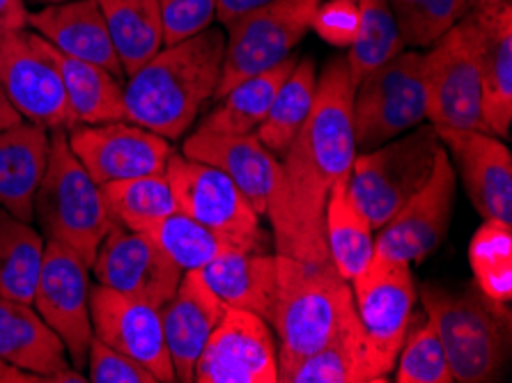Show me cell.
<instances>
[{
  "instance_id": "d4e9b609",
  "label": "cell",
  "mask_w": 512,
  "mask_h": 383,
  "mask_svg": "<svg viewBox=\"0 0 512 383\" xmlns=\"http://www.w3.org/2000/svg\"><path fill=\"white\" fill-rule=\"evenodd\" d=\"M0 361L37 374L42 381L51 374L74 367L65 342L44 322L33 303L0 296Z\"/></svg>"
},
{
  "instance_id": "836d02e7",
  "label": "cell",
  "mask_w": 512,
  "mask_h": 383,
  "mask_svg": "<svg viewBox=\"0 0 512 383\" xmlns=\"http://www.w3.org/2000/svg\"><path fill=\"white\" fill-rule=\"evenodd\" d=\"M99 189H102L108 214L127 230L145 232L161 218L180 211L166 173L108 182Z\"/></svg>"
},
{
  "instance_id": "7dc6e473",
  "label": "cell",
  "mask_w": 512,
  "mask_h": 383,
  "mask_svg": "<svg viewBox=\"0 0 512 383\" xmlns=\"http://www.w3.org/2000/svg\"><path fill=\"white\" fill-rule=\"evenodd\" d=\"M471 10H501V7H510L512 0H469Z\"/></svg>"
},
{
  "instance_id": "3957f363",
  "label": "cell",
  "mask_w": 512,
  "mask_h": 383,
  "mask_svg": "<svg viewBox=\"0 0 512 383\" xmlns=\"http://www.w3.org/2000/svg\"><path fill=\"white\" fill-rule=\"evenodd\" d=\"M278 255V292L269 326L278 338V383L304 358L324 349L359 322L354 294L329 262Z\"/></svg>"
},
{
  "instance_id": "7402d4cb",
  "label": "cell",
  "mask_w": 512,
  "mask_h": 383,
  "mask_svg": "<svg viewBox=\"0 0 512 383\" xmlns=\"http://www.w3.org/2000/svg\"><path fill=\"white\" fill-rule=\"evenodd\" d=\"M28 28L44 37L62 56L92 62L118 78L124 76L118 53L108 35L99 0H65L30 12Z\"/></svg>"
},
{
  "instance_id": "603a6c76",
  "label": "cell",
  "mask_w": 512,
  "mask_h": 383,
  "mask_svg": "<svg viewBox=\"0 0 512 383\" xmlns=\"http://www.w3.org/2000/svg\"><path fill=\"white\" fill-rule=\"evenodd\" d=\"M476 33L483 120L492 136L508 140L512 124V5L469 10Z\"/></svg>"
},
{
  "instance_id": "c3c4849f",
  "label": "cell",
  "mask_w": 512,
  "mask_h": 383,
  "mask_svg": "<svg viewBox=\"0 0 512 383\" xmlns=\"http://www.w3.org/2000/svg\"><path fill=\"white\" fill-rule=\"evenodd\" d=\"M37 3H46V5H53V3H65V0H37Z\"/></svg>"
},
{
  "instance_id": "4fadbf2b",
  "label": "cell",
  "mask_w": 512,
  "mask_h": 383,
  "mask_svg": "<svg viewBox=\"0 0 512 383\" xmlns=\"http://www.w3.org/2000/svg\"><path fill=\"white\" fill-rule=\"evenodd\" d=\"M455 193L457 175L451 156L441 145L432 175L423 189L411 195L398 214L377 230L375 255L405 264L428 260L451 230Z\"/></svg>"
},
{
  "instance_id": "ab89813d",
  "label": "cell",
  "mask_w": 512,
  "mask_h": 383,
  "mask_svg": "<svg viewBox=\"0 0 512 383\" xmlns=\"http://www.w3.org/2000/svg\"><path fill=\"white\" fill-rule=\"evenodd\" d=\"M219 0H159L161 23H164V46H173L184 39H191L216 19Z\"/></svg>"
},
{
  "instance_id": "e575fe53",
  "label": "cell",
  "mask_w": 512,
  "mask_h": 383,
  "mask_svg": "<svg viewBox=\"0 0 512 383\" xmlns=\"http://www.w3.org/2000/svg\"><path fill=\"white\" fill-rule=\"evenodd\" d=\"M145 232L157 241L159 248L182 271H200L223 255L242 253V250L228 244L226 239L205 228L196 218L182 214V211L161 218L159 223H154Z\"/></svg>"
},
{
  "instance_id": "6da1fadb",
  "label": "cell",
  "mask_w": 512,
  "mask_h": 383,
  "mask_svg": "<svg viewBox=\"0 0 512 383\" xmlns=\"http://www.w3.org/2000/svg\"><path fill=\"white\" fill-rule=\"evenodd\" d=\"M352 97L347 58H331L317 76L313 113L281 159L290 209V246L285 255L294 260L329 262L324 205L333 186L349 179L356 156Z\"/></svg>"
},
{
  "instance_id": "484cf974",
  "label": "cell",
  "mask_w": 512,
  "mask_h": 383,
  "mask_svg": "<svg viewBox=\"0 0 512 383\" xmlns=\"http://www.w3.org/2000/svg\"><path fill=\"white\" fill-rule=\"evenodd\" d=\"M198 273L228 308L248 310L269 322L278 292L276 253H230Z\"/></svg>"
},
{
  "instance_id": "83f0119b",
  "label": "cell",
  "mask_w": 512,
  "mask_h": 383,
  "mask_svg": "<svg viewBox=\"0 0 512 383\" xmlns=\"http://www.w3.org/2000/svg\"><path fill=\"white\" fill-rule=\"evenodd\" d=\"M297 60L299 56L292 53L290 58L278 62L276 67L267 69V72L255 74L237 83L226 95L216 99V106L203 117L198 129L223 136L255 134V129L260 127L271 104H274L285 78L290 76L294 65H297Z\"/></svg>"
},
{
  "instance_id": "cb8c5ba5",
  "label": "cell",
  "mask_w": 512,
  "mask_h": 383,
  "mask_svg": "<svg viewBox=\"0 0 512 383\" xmlns=\"http://www.w3.org/2000/svg\"><path fill=\"white\" fill-rule=\"evenodd\" d=\"M51 131L21 120L0 131V209L33 223L35 193L49 163Z\"/></svg>"
},
{
  "instance_id": "9a60e30c",
  "label": "cell",
  "mask_w": 512,
  "mask_h": 383,
  "mask_svg": "<svg viewBox=\"0 0 512 383\" xmlns=\"http://www.w3.org/2000/svg\"><path fill=\"white\" fill-rule=\"evenodd\" d=\"M90 267L74 250L46 241V253L35 287L33 306L65 342L69 363L83 372L95 338L90 317Z\"/></svg>"
},
{
  "instance_id": "8d00e7d4",
  "label": "cell",
  "mask_w": 512,
  "mask_h": 383,
  "mask_svg": "<svg viewBox=\"0 0 512 383\" xmlns=\"http://www.w3.org/2000/svg\"><path fill=\"white\" fill-rule=\"evenodd\" d=\"M473 283L494 301L512 299V225L483 221L469 244Z\"/></svg>"
},
{
  "instance_id": "44dd1931",
  "label": "cell",
  "mask_w": 512,
  "mask_h": 383,
  "mask_svg": "<svg viewBox=\"0 0 512 383\" xmlns=\"http://www.w3.org/2000/svg\"><path fill=\"white\" fill-rule=\"evenodd\" d=\"M226 310V303L209 289L198 271L182 273L173 299L159 308L175 381L193 383L198 358Z\"/></svg>"
},
{
  "instance_id": "1f68e13d",
  "label": "cell",
  "mask_w": 512,
  "mask_h": 383,
  "mask_svg": "<svg viewBox=\"0 0 512 383\" xmlns=\"http://www.w3.org/2000/svg\"><path fill=\"white\" fill-rule=\"evenodd\" d=\"M317 95V67L313 58H299L297 65L285 78V83L278 90V95L271 104L269 113L255 136L267 150L283 159L285 152L290 150L292 140L304 129L310 113L315 106Z\"/></svg>"
},
{
  "instance_id": "7c38bea8",
  "label": "cell",
  "mask_w": 512,
  "mask_h": 383,
  "mask_svg": "<svg viewBox=\"0 0 512 383\" xmlns=\"http://www.w3.org/2000/svg\"><path fill=\"white\" fill-rule=\"evenodd\" d=\"M0 88L23 120L44 129H72L60 53L35 30L0 33Z\"/></svg>"
},
{
  "instance_id": "f35d334b",
  "label": "cell",
  "mask_w": 512,
  "mask_h": 383,
  "mask_svg": "<svg viewBox=\"0 0 512 383\" xmlns=\"http://www.w3.org/2000/svg\"><path fill=\"white\" fill-rule=\"evenodd\" d=\"M393 370L398 383H455L439 335L425 317L409 328Z\"/></svg>"
},
{
  "instance_id": "e0dca14e",
  "label": "cell",
  "mask_w": 512,
  "mask_h": 383,
  "mask_svg": "<svg viewBox=\"0 0 512 383\" xmlns=\"http://www.w3.org/2000/svg\"><path fill=\"white\" fill-rule=\"evenodd\" d=\"M193 383H278L271 326L253 312L228 308L198 358Z\"/></svg>"
},
{
  "instance_id": "2e32d148",
  "label": "cell",
  "mask_w": 512,
  "mask_h": 383,
  "mask_svg": "<svg viewBox=\"0 0 512 383\" xmlns=\"http://www.w3.org/2000/svg\"><path fill=\"white\" fill-rule=\"evenodd\" d=\"M67 140L76 159L99 186L166 173V163L175 152L170 140L127 120L74 124L67 129Z\"/></svg>"
},
{
  "instance_id": "d590c367",
  "label": "cell",
  "mask_w": 512,
  "mask_h": 383,
  "mask_svg": "<svg viewBox=\"0 0 512 383\" xmlns=\"http://www.w3.org/2000/svg\"><path fill=\"white\" fill-rule=\"evenodd\" d=\"M359 12V30L345 56L354 85L398 56L400 51H405L389 0H361Z\"/></svg>"
},
{
  "instance_id": "74e56055",
  "label": "cell",
  "mask_w": 512,
  "mask_h": 383,
  "mask_svg": "<svg viewBox=\"0 0 512 383\" xmlns=\"http://www.w3.org/2000/svg\"><path fill=\"white\" fill-rule=\"evenodd\" d=\"M405 49H428L471 10L469 0H389Z\"/></svg>"
},
{
  "instance_id": "4316f807",
  "label": "cell",
  "mask_w": 512,
  "mask_h": 383,
  "mask_svg": "<svg viewBox=\"0 0 512 383\" xmlns=\"http://www.w3.org/2000/svg\"><path fill=\"white\" fill-rule=\"evenodd\" d=\"M391 372L379 361L361 322L313 356L294 365L281 383H386Z\"/></svg>"
},
{
  "instance_id": "f6af8a7d",
  "label": "cell",
  "mask_w": 512,
  "mask_h": 383,
  "mask_svg": "<svg viewBox=\"0 0 512 383\" xmlns=\"http://www.w3.org/2000/svg\"><path fill=\"white\" fill-rule=\"evenodd\" d=\"M0 383H42V377L23 372L19 367L0 361Z\"/></svg>"
},
{
  "instance_id": "60d3db41",
  "label": "cell",
  "mask_w": 512,
  "mask_h": 383,
  "mask_svg": "<svg viewBox=\"0 0 512 383\" xmlns=\"http://www.w3.org/2000/svg\"><path fill=\"white\" fill-rule=\"evenodd\" d=\"M88 381L92 383H159V379L134 358L108 347L99 338H92L88 349Z\"/></svg>"
},
{
  "instance_id": "7a4b0ae2",
  "label": "cell",
  "mask_w": 512,
  "mask_h": 383,
  "mask_svg": "<svg viewBox=\"0 0 512 383\" xmlns=\"http://www.w3.org/2000/svg\"><path fill=\"white\" fill-rule=\"evenodd\" d=\"M223 56L226 33L219 28L164 46L124 81V120L166 140H180L214 99Z\"/></svg>"
},
{
  "instance_id": "ffe728a7",
  "label": "cell",
  "mask_w": 512,
  "mask_h": 383,
  "mask_svg": "<svg viewBox=\"0 0 512 383\" xmlns=\"http://www.w3.org/2000/svg\"><path fill=\"white\" fill-rule=\"evenodd\" d=\"M437 134L480 218L512 225V156L506 143L473 129H437Z\"/></svg>"
},
{
  "instance_id": "f1b7e54d",
  "label": "cell",
  "mask_w": 512,
  "mask_h": 383,
  "mask_svg": "<svg viewBox=\"0 0 512 383\" xmlns=\"http://www.w3.org/2000/svg\"><path fill=\"white\" fill-rule=\"evenodd\" d=\"M375 237L377 232L366 214L349 195L347 182L333 186L324 205V246L331 264L345 280L359 276L375 257Z\"/></svg>"
},
{
  "instance_id": "ba28073f",
  "label": "cell",
  "mask_w": 512,
  "mask_h": 383,
  "mask_svg": "<svg viewBox=\"0 0 512 383\" xmlns=\"http://www.w3.org/2000/svg\"><path fill=\"white\" fill-rule=\"evenodd\" d=\"M182 154L226 173L251 202L255 214L271 223L276 253H287L290 209L283 163L260 143L258 136H223L196 129L182 143Z\"/></svg>"
},
{
  "instance_id": "d6986e66",
  "label": "cell",
  "mask_w": 512,
  "mask_h": 383,
  "mask_svg": "<svg viewBox=\"0 0 512 383\" xmlns=\"http://www.w3.org/2000/svg\"><path fill=\"white\" fill-rule=\"evenodd\" d=\"M90 317L95 338L145 365L159 383L175 381L159 308L97 283L90 287Z\"/></svg>"
},
{
  "instance_id": "8fae6325",
  "label": "cell",
  "mask_w": 512,
  "mask_h": 383,
  "mask_svg": "<svg viewBox=\"0 0 512 383\" xmlns=\"http://www.w3.org/2000/svg\"><path fill=\"white\" fill-rule=\"evenodd\" d=\"M320 3L322 0H271L228 26L221 81L212 101L246 78L267 72L290 58L308 35Z\"/></svg>"
},
{
  "instance_id": "5bb4252c",
  "label": "cell",
  "mask_w": 512,
  "mask_h": 383,
  "mask_svg": "<svg viewBox=\"0 0 512 383\" xmlns=\"http://www.w3.org/2000/svg\"><path fill=\"white\" fill-rule=\"evenodd\" d=\"M349 285H352L356 315L372 349L377 351L386 370L393 372L409 328L414 324L418 289L411 264L375 255L359 276L349 280Z\"/></svg>"
},
{
  "instance_id": "7bdbcfd3",
  "label": "cell",
  "mask_w": 512,
  "mask_h": 383,
  "mask_svg": "<svg viewBox=\"0 0 512 383\" xmlns=\"http://www.w3.org/2000/svg\"><path fill=\"white\" fill-rule=\"evenodd\" d=\"M28 7L26 0H0V33H14V30L28 28Z\"/></svg>"
},
{
  "instance_id": "ee69618b",
  "label": "cell",
  "mask_w": 512,
  "mask_h": 383,
  "mask_svg": "<svg viewBox=\"0 0 512 383\" xmlns=\"http://www.w3.org/2000/svg\"><path fill=\"white\" fill-rule=\"evenodd\" d=\"M267 3H271V0H219V3H216V21H219L223 28H228L237 19H242L244 14L258 10V7Z\"/></svg>"
},
{
  "instance_id": "f546056e",
  "label": "cell",
  "mask_w": 512,
  "mask_h": 383,
  "mask_svg": "<svg viewBox=\"0 0 512 383\" xmlns=\"http://www.w3.org/2000/svg\"><path fill=\"white\" fill-rule=\"evenodd\" d=\"M99 7L127 78L164 49L159 0H99Z\"/></svg>"
},
{
  "instance_id": "9c48e42d",
  "label": "cell",
  "mask_w": 512,
  "mask_h": 383,
  "mask_svg": "<svg viewBox=\"0 0 512 383\" xmlns=\"http://www.w3.org/2000/svg\"><path fill=\"white\" fill-rule=\"evenodd\" d=\"M166 177L182 214L196 218L242 253H269V232L226 173L173 152L166 163Z\"/></svg>"
},
{
  "instance_id": "bcb514c9",
  "label": "cell",
  "mask_w": 512,
  "mask_h": 383,
  "mask_svg": "<svg viewBox=\"0 0 512 383\" xmlns=\"http://www.w3.org/2000/svg\"><path fill=\"white\" fill-rule=\"evenodd\" d=\"M21 120L23 117L19 115L17 108L10 104V99H7L3 88H0V131L14 127V124H19Z\"/></svg>"
},
{
  "instance_id": "277c9868",
  "label": "cell",
  "mask_w": 512,
  "mask_h": 383,
  "mask_svg": "<svg viewBox=\"0 0 512 383\" xmlns=\"http://www.w3.org/2000/svg\"><path fill=\"white\" fill-rule=\"evenodd\" d=\"M425 319L437 331L453 379L460 383L501 381L510 365L512 317L508 303L494 301L476 283L462 289L421 287Z\"/></svg>"
},
{
  "instance_id": "ac0fdd59",
  "label": "cell",
  "mask_w": 512,
  "mask_h": 383,
  "mask_svg": "<svg viewBox=\"0 0 512 383\" xmlns=\"http://www.w3.org/2000/svg\"><path fill=\"white\" fill-rule=\"evenodd\" d=\"M92 271L99 285L152 303L154 308L173 299L184 273L150 234L122 225H113L104 237Z\"/></svg>"
},
{
  "instance_id": "b9f144b4",
  "label": "cell",
  "mask_w": 512,
  "mask_h": 383,
  "mask_svg": "<svg viewBox=\"0 0 512 383\" xmlns=\"http://www.w3.org/2000/svg\"><path fill=\"white\" fill-rule=\"evenodd\" d=\"M359 21V3L354 0H322L310 21V30L336 49H349L359 30Z\"/></svg>"
},
{
  "instance_id": "8992f818",
  "label": "cell",
  "mask_w": 512,
  "mask_h": 383,
  "mask_svg": "<svg viewBox=\"0 0 512 383\" xmlns=\"http://www.w3.org/2000/svg\"><path fill=\"white\" fill-rule=\"evenodd\" d=\"M441 150L434 124L423 122L370 152H356L347 189L372 225L379 230L400 207L423 189Z\"/></svg>"
},
{
  "instance_id": "4dcf8cb0",
  "label": "cell",
  "mask_w": 512,
  "mask_h": 383,
  "mask_svg": "<svg viewBox=\"0 0 512 383\" xmlns=\"http://www.w3.org/2000/svg\"><path fill=\"white\" fill-rule=\"evenodd\" d=\"M60 53V51H58ZM65 97L74 124L124 120V81L104 67L60 53Z\"/></svg>"
},
{
  "instance_id": "30bf717a",
  "label": "cell",
  "mask_w": 512,
  "mask_h": 383,
  "mask_svg": "<svg viewBox=\"0 0 512 383\" xmlns=\"http://www.w3.org/2000/svg\"><path fill=\"white\" fill-rule=\"evenodd\" d=\"M423 85L428 122L434 127L487 131L478 46L469 12L423 53Z\"/></svg>"
},
{
  "instance_id": "d6a6232c",
  "label": "cell",
  "mask_w": 512,
  "mask_h": 383,
  "mask_svg": "<svg viewBox=\"0 0 512 383\" xmlns=\"http://www.w3.org/2000/svg\"><path fill=\"white\" fill-rule=\"evenodd\" d=\"M46 253L40 230L0 209V296L33 303Z\"/></svg>"
},
{
  "instance_id": "681fc988",
  "label": "cell",
  "mask_w": 512,
  "mask_h": 383,
  "mask_svg": "<svg viewBox=\"0 0 512 383\" xmlns=\"http://www.w3.org/2000/svg\"><path fill=\"white\" fill-rule=\"evenodd\" d=\"M354 3H361V0H354Z\"/></svg>"
},
{
  "instance_id": "52a82bcc",
  "label": "cell",
  "mask_w": 512,
  "mask_h": 383,
  "mask_svg": "<svg viewBox=\"0 0 512 383\" xmlns=\"http://www.w3.org/2000/svg\"><path fill=\"white\" fill-rule=\"evenodd\" d=\"M428 120L423 53L405 49L354 85L352 131L356 152H370Z\"/></svg>"
},
{
  "instance_id": "5b68a950",
  "label": "cell",
  "mask_w": 512,
  "mask_h": 383,
  "mask_svg": "<svg viewBox=\"0 0 512 383\" xmlns=\"http://www.w3.org/2000/svg\"><path fill=\"white\" fill-rule=\"evenodd\" d=\"M33 214L46 241L74 250L90 269L104 237L118 225L108 214L99 184L69 147L65 129L51 131L49 163L35 193Z\"/></svg>"
}]
</instances>
